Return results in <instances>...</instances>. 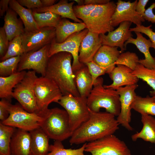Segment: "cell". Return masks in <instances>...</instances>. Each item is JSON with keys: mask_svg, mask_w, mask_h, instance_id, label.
<instances>
[{"mask_svg": "<svg viewBox=\"0 0 155 155\" xmlns=\"http://www.w3.org/2000/svg\"><path fill=\"white\" fill-rule=\"evenodd\" d=\"M89 111V119L73 133L69 140L71 144L94 141L114 134L119 129V124L113 115Z\"/></svg>", "mask_w": 155, "mask_h": 155, "instance_id": "1", "label": "cell"}, {"mask_svg": "<svg viewBox=\"0 0 155 155\" xmlns=\"http://www.w3.org/2000/svg\"><path fill=\"white\" fill-rule=\"evenodd\" d=\"M70 53L62 52L49 58L45 76L53 81L58 86L63 95L71 94L80 96L75 82Z\"/></svg>", "mask_w": 155, "mask_h": 155, "instance_id": "2", "label": "cell"}, {"mask_svg": "<svg viewBox=\"0 0 155 155\" xmlns=\"http://www.w3.org/2000/svg\"><path fill=\"white\" fill-rule=\"evenodd\" d=\"M103 79L99 77L94 82L92 88L87 98V105L92 111L99 112L101 108L117 116L121 110L120 96L116 90L105 88Z\"/></svg>", "mask_w": 155, "mask_h": 155, "instance_id": "3", "label": "cell"}, {"mask_svg": "<svg viewBox=\"0 0 155 155\" xmlns=\"http://www.w3.org/2000/svg\"><path fill=\"white\" fill-rule=\"evenodd\" d=\"M42 115L40 127L50 139L62 142L71 137L73 132L65 109L57 107L48 109Z\"/></svg>", "mask_w": 155, "mask_h": 155, "instance_id": "4", "label": "cell"}, {"mask_svg": "<svg viewBox=\"0 0 155 155\" xmlns=\"http://www.w3.org/2000/svg\"><path fill=\"white\" fill-rule=\"evenodd\" d=\"M58 103L67 112L70 127L73 133L90 117V111L86 98L69 94L63 95Z\"/></svg>", "mask_w": 155, "mask_h": 155, "instance_id": "5", "label": "cell"}, {"mask_svg": "<svg viewBox=\"0 0 155 155\" xmlns=\"http://www.w3.org/2000/svg\"><path fill=\"white\" fill-rule=\"evenodd\" d=\"M36 73L33 70L27 71L22 80L14 88L12 96L26 111L41 114L34 93V83L38 78Z\"/></svg>", "mask_w": 155, "mask_h": 155, "instance_id": "6", "label": "cell"}, {"mask_svg": "<svg viewBox=\"0 0 155 155\" xmlns=\"http://www.w3.org/2000/svg\"><path fill=\"white\" fill-rule=\"evenodd\" d=\"M116 7L113 1L97 5L84 22L89 31L100 34L113 30L111 21Z\"/></svg>", "mask_w": 155, "mask_h": 155, "instance_id": "7", "label": "cell"}, {"mask_svg": "<svg viewBox=\"0 0 155 155\" xmlns=\"http://www.w3.org/2000/svg\"><path fill=\"white\" fill-rule=\"evenodd\" d=\"M34 90L37 105L41 114L48 110V106L51 103H58L63 96L56 84L45 76L38 77L34 83Z\"/></svg>", "mask_w": 155, "mask_h": 155, "instance_id": "8", "label": "cell"}, {"mask_svg": "<svg viewBox=\"0 0 155 155\" xmlns=\"http://www.w3.org/2000/svg\"><path fill=\"white\" fill-rule=\"evenodd\" d=\"M8 118L3 124L30 132L40 127L43 119L39 114L31 113L25 110L19 104H11Z\"/></svg>", "mask_w": 155, "mask_h": 155, "instance_id": "9", "label": "cell"}, {"mask_svg": "<svg viewBox=\"0 0 155 155\" xmlns=\"http://www.w3.org/2000/svg\"><path fill=\"white\" fill-rule=\"evenodd\" d=\"M85 151L92 155H131L125 142L114 134L86 143Z\"/></svg>", "mask_w": 155, "mask_h": 155, "instance_id": "10", "label": "cell"}, {"mask_svg": "<svg viewBox=\"0 0 155 155\" xmlns=\"http://www.w3.org/2000/svg\"><path fill=\"white\" fill-rule=\"evenodd\" d=\"M89 31L85 28L79 32L75 33L68 37L63 42H57L55 38L51 43L49 50V58L59 52H65L71 54L73 59L72 67L74 72L80 68L84 64L79 60V52L81 43Z\"/></svg>", "mask_w": 155, "mask_h": 155, "instance_id": "11", "label": "cell"}, {"mask_svg": "<svg viewBox=\"0 0 155 155\" xmlns=\"http://www.w3.org/2000/svg\"><path fill=\"white\" fill-rule=\"evenodd\" d=\"M50 44L46 45L35 51L25 53L21 56L17 72L32 69L41 74V76H45Z\"/></svg>", "mask_w": 155, "mask_h": 155, "instance_id": "12", "label": "cell"}, {"mask_svg": "<svg viewBox=\"0 0 155 155\" xmlns=\"http://www.w3.org/2000/svg\"><path fill=\"white\" fill-rule=\"evenodd\" d=\"M138 85L120 87L116 90L120 96L121 110L117 118L120 125L129 131H133V128L130 125L131 121V106L137 96L135 90Z\"/></svg>", "mask_w": 155, "mask_h": 155, "instance_id": "13", "label": "cell"}, {"mask_svg": "<svg viewBox=\"0 0 155 155\" xmlns=\"http://www.w3.org/2000/svg\"><path fill=\"white\" fill-rule=\"evenodd\" d=\"M22 44L27 53L38 50L50 44L55 37V28L46 27L21 35Z\"/></svg>", "mask_w": 155, "mask_h": 155, "instance_id": "14", "label": "cell"}, {"mask_svg": "<svg viewBox=\"0 0 155 155\" xmlns=\"http://www.w3.org/2000/svg\"><path fill=\"white\" fill-rule=\"evenodd\" d=\"M137 2V0L132 2L118 0L116 3V8L111 18V26L115 27L125 21L133 23L136 26L142 25L145 20L136 10Z\"/></svg>", "mask_w": 155, "mask_h": 155, "instance_id": "15", "label": "cell"}, {"mask_svg": "<svg viewBox=\"0 0 155 155\" xmlns=\"http://www.w3.org/2000/svg\"><path fill=\"white\" fill-rule=\"evenodd\" d=\"M131 24L129 21L123 22L116 29L108 32L107 35L100 34L102 45L119 47L122 53L123 52L126 50L125 42L133 36L130 30Z\"/></svg>", "mask_w": 155, "mask_h": 155, "instance_id": "16", "label": "cell"}, {"mask_svg": "<svg viewBox=\"0 0 155 155\" xmlns=\"http://www.w3.org/2000/svg\"><path fill=\"white\" fill-rule=\"evenodd\" d=\"M102 45L99 34L89 31L82 40L80 47V62L86 64L92 61L94 56Z\"/></svg>", "mask_w": 155, "mask_h": 155, "instance_id": "17", "label": "cell"}, {"mask_svg": "<svg viewBox=\"0 0 155 155\" xmlns=\"http://www.w3.org/2000/svg\"><path fill=\"white\" fill-rule=\"evenodd\" d=\"M117 65L108 74L113 82L104 85L105 88L116 90L120 87L137 84L139 79L133 74V70L124 65Z\"/></svg>", "mask_w": 155, "mask_h": 155, "instance_id": "18", "label": "cell"}, {"mask_svg": "<svg viewBox=\"0 0 155 155\" xmlns=\"http://www.w3.org/2000/svg\"><path fill=\"white\" fill-rule=\"evenodd\" d=\"M121 53L117 47L102 45L95 55L92 61L105 69L108 74L115 67V63Z\"/></svg>", "mask_w": 155, "mask_h": 155, "instance_id": "19", "label": "cell"}, {"mask_svg": "<svg viewBox=\"0 0 155 155\" xmlns=\"http://www.w3.org/2000/svg\"><path fill=\"white\" fill-rule=\"evenodd\" d=\"M136 35V38L132 37L129 38L125 44V49H126L127 44L129 43L134 44L144 55V59H140L138 63L145 67L150 69H155V57H153L150 52V48H152V44L150 40L147 39L142 35V33L134 32Z\"/></svg>", "mask_w": 155, "mask_h": 155, "instance_id": "20", "label": "cell"}, {"mask_svg": "<svg viewBox=\"0 0 155 155\" xmlns=\"http://www.w3.org/2000/svg\"><path fill=\"white\" fill-rule=\"evenodd\" d=\"M31 142L29 132L16 128L10 142L11 155H31Z\"/></svg>", "mask_w": 155, "mask_h": 155, "instance_id": "21", "label": "cell"}, {"mask_svg": "<svg viewBox=\"0 0 155 155\" xmlns=\"http://www.w3.org/2000/svg\"><path fill=\"white\" fill-rule=\"evenodd\" d=\"M17 15L16 13L9 7L4 16L3 27L9 42L25 32L23 23L20 18H17Z\"/></svg>", "mask_w": 155, "mask_h": 155, "instance_id": "22", "label": "cell"}, {"mask_svg": "<svg viewBox=\"0 0 155 155\" xmlns=\"http://www.w3.org/2000/svg\"><path fill=\"white\" fill-rule=\"evenodd\" d=\"M31 155H46L49 151V137L40 127L30 132Z\"/></svg>", "mask_w": 155, "mask_h": 155, "instance_id": "23", "label": "cell"}, {"mask_svg": "<svg viewBox=\"0 0 155 155\" xmlns=\"http://www.w3.org/2000/svg\"><path fill=\"white\" fill-rule=\"evenodd\" d=\"M56 42L58 43L63 42L73 34L87 28L84 22L74 23L67 18H62L55 28Z\"/></svg>", "mask_w": 155, "mask_h": 155, "instance_id": "24", "label": "cell"}, {"mask_svg": "<svg viewBox=\"0 0 155 155\" xmlns=\"http://www.w3.org/2000/svg\"><path fill=\"white\" fill-rule=\"evenodd\" d=\"M74 1L68 2L67 0H60L57 3L48 7L32 9L38 13L50 12L60 16L62 18H69L77 23L83 22L75 16L73 10Z\"/></svg>", "mask_w": 155, "mask_h": 155, "instance_id": "25", "label": "cell"}, {"mask_svg": "<svg viewBox=\"0 0 155 155\" xmlns=\"http://www.w3.org/2000/svg\"><path fill=\"white\" fill-rule=\"evenodd\" d=\"M75 84L80 96L87 98L93 86L92 79L86 64L74 72Z\"/></svg>", "mask_w": 155, "mask_h": 155, "instance_id": "26", "label": "cell"}, {"mask_svg": "<svg viewBox=\"0 0 155 155\" xmlns=\"http://www.w3.org/2000/svg\"><path fill=\"white\" fill-rule=\"evenodd\" d=\"M141 121L143 125L141 130L131 136L132 140L136 141L138 139L155 144V118L152 116L141 114Z\"/></svg>", "mask_w": 155, "mask_h": 155, "instance_id": "27", "label": "cell"}, {"mask_svg": "<svg viewBox=\"0 0 155 155\" xmlns=\"http://www.w3.org/2000/svg\"><path fill=\"white\" fill-rule=\"evenodd\" d=\"M26 71L17 72L8 76H0V98L11 101L16 86L23 78Z\"/></svg>", "mask_w": 155, "mask_h": 155, "instance_id": "28", "label": "cell"}, {"mask_svg": "<svg viewBox=\"0 0 155 155\" xmlns=\"http://www.w3.org/2000/svg\"><path fill=\"white\" fill-rule=\"evenodd\" d=\"M9 5V7L20 16L24 25L25 32L34 31L40 29L34 18L32 9L24 7L16 0H10Z\"/></svg>", "mask_w": 155, "mask_h": 155, "instance_id": "29", "label": "cell"}, {"mask_svg": "<svg viewBox=\"0 0 155 155\" xmlns=\"http://www.w3.org/2000/svg\"><path fill=\"white\" fill-rule=\"evenodd\" d=\"M131 108L141 115L155 116V100L152 96L142 97L137 95Z\"/></svg>", "mask_w": 155, "mask_h": 155, "instance_id": "30", "label": "cell"}, {"mask_svg": "<svg viewBox=\"0 0 155 155\" xmlns=\"http://www.w3.org/2000/svg\"><path fill=\"white\" fill-rule=\"evenodd\" d=\"M32 11L34 18L39 29L48 27L55 28L62 18L60 16L50 12Z\"/></svg>", "mask_w": 155, "mask_h": 155, "instance_id": "31", "label": "cell"}, {"mask_svg": "<svg viewBox=\"0 0 155 155\" xmlns=\"http://www.w3.org/2000/svg\"><path fill=\"white\" fill-rule=\"evenodd\" d=\"M16 128L0 123V155H11L10 144Z\"/></svg>", "mask_w": 155, "mask_h": 155, "instance_id": "32", "label": "cell"}, {"mask_svg": "<svg viewBox=\"0 0 155 155\" xmlns=\"http://www.w3.org/2000/svg\"><path fill=\"white\" fill-rule=\"evenodd\" d=\"M133 73L152 88L153 90L150 92L151 96H152L155 95V69L148 68L139 63Z\"/></svg>", "mask_w": 155, "mask_h": 155, "instance_id": "33", "label": "cell"}, {"mask_svg": "<svg viewBox=\"0 0 155 155\" xmlns=\"http://www.w3.org/2000/svg\"><path fill=\"white\" fill-rule=\"evenodd\" d=\"M86 143L78 149L65 148L62 142L55 141L50 145L49 151L46 155H85L84 152Z\"/></svg>", "mask_w": 155, "mask_h": 155, "instance_id": "34", "label": "cell"}, {"mask_svg": "<svg viewBox=\"0 0 155 155\" xmlns=\"http://www.w3.org/2000/svg\"><path fill=\"white\" fill-rule=\"evenodd\" d=\"M25 53L22 44L21 35L18 36L9 42L8 49L5 54L0 58L1 61L9 58L21 56Z\"/></svg>", "mask_w": 155, "mask_h": 155, "instance_id": "35", "label": "cell"}, {"mask_svg": "<svg viewBox=\"0 0 155 155\" xmlns=\"http://www.w3.org/2000/svg\"><path fill=\"white\" fill-rule=\"evenodd\" d=\"M20 56L8 59L0 63V76L5 77L17 72V68Z\"/></svg>", "mask_w": 155, "mask_h": 155, "instance_id": "36", "label": "cell"}, {"mask_svg": "<svg viewBox=\"0 0 155 155\" xmlns=\"http://www.w3.org/2000/svg\"><path fill=\"white\" fill-rule=\"evenodd\" d=\"M139 60L138 56L135 53L127 51L122 53L119 55L115 64L125 66L133 71L139 63Z\"/></svg>", "mask_w": 155, "mask_h": 155, "instance_id": "37", "label": "cell"}, {"mask_svg": "<svg viewBox=\"0 0 155 155\" xmlns=\"http://www.w3.org/2000/svg\"><path fill=\"white\" fill-rule=\"evenodd\" d=\"M97 5L91 4L74 5L73 10L75 16L84 23Z\"/></svg>", "mask_w": 155, "mask_h": 155, "instance_id": "38", "label": "cell"}, {"mask_svg": "<svg viewBox=\"0 0 155 155\" xmlns=\"http://www.w3.org/2000/svg\"><path fill=\"white\" fill-rule=\"evenodd\" d=\"M152 25L146 26L142 25L136 26L135 27L131 28L130 30L131 32H137L144 34L147 35L149 38L152 44L153 47L155 50V32L151 28Z\"/></svg>", "mask_w": 155, "mask_h": 155, "instance_id": "39", "label": "cell"}, {"mask_svg": "<svg viewBox=\"0 0 155 155\" xmlns=\"http://www.w3.org/2000/svg\"><path fill=\"white\" fill-rule=\"evenodd\" d=\"M91 75L93 84L94 82L100 75L107 73L105 69L97 65L93 61L86 64Z\"/></svg>", "mask_w": 155, "mask_h": 155, "instance_id": "40", "label": "cell"}, {"mask_svg": "<svg viewBox=\"0 0 155 155\" xmlns=\"http://www.w3.org/2000/svg\"><path fill=\"white\" fill-rule=\"evenodd\" d=\"M3 27L0 28V58L5 54L9 45Z\"/></svg>", "mask_w": 155, "mask_h": 155, "instance_id": "41", "label": "cell"}, {"mask_svg": "<svg viewBox=\"0 0 155 155\" xmlns=\"http://www.w3.org/2000/svg\"><path fill=\"white\" fill-rule=\"evenodd\" d=\"M11 104L10 101L5 99L0 101V120L1 122L6 119L9 115V109Z\"/></svg>", "mask_w": 155, "mask_h": 155, "instance_id": "42", "label": "cell"}, {"mask_svg": "<svg viewBox=\"0 0 155 155\" xmlns=\"http://www.w3.org/2000/svg\"><path fill=\"white\" fill-rule=\"evenodd\" d=\"M18 3L23 6L26 7L28 9H33L42 7L40 0H17Z\"/></svg>", "mask_w": 155, "mask_h": 155, "instance_id": "43", "label": "cell"}, {"mask_svg": "<svg viewBox=\"0 0 155 155\" xmlns=\"http://www.w3.org/2000/svg\"><path fill=\"white\" fill-rule=\"evenodd\" d=\"M155 9V2L153 3L150 7L146 9L143 17L144 20L152 23H155V14L153 10Z\"/></svg>", "mask_w": 155, "mask_h": 155, "instance_id": "44", "label": "cell"}, {"mask_svg": "<svg viewBox=\"0 0 155 155\" xmlns=\"http://www.w3.org/2000/svg\"><path fill=\"white\" fill-rule=\"evenodd\" d=\"M149 1L148 0H139L136 5V11L143 17L146 10L145 7Z\"/></svg>", "mask_w": 155, "mask_h": 155, "instance_id": "45", "label": "cell"}, {"mask_svg": "<svg viewBox=\"0 0 155 155\" xmlns=\"http://www.w3.org/2000/svg\"><path fill=\"white\" fill-rule=\"evenodd\" d=\"M10 0L0 1V16H3L8 9Z\"/></svg>", "mask_w": 155, "mask_h": 155, "instance_id": "46", "label": "cell"}, {"mask_svg": "<svg viewBox=\"0 0 155 155\" xmlns=\"http://www.w3.org/2000/svg\"><path fill=\"white\" fill-rule=\"evenodd\" d=\"M110 1V0H84V5H102L107 3Z\"/></svg>", "mask_w": 155, "mask_h": 155, "instance_id": "47", "label": "cell"}, {"mask_svg": "<svg viewBox=\"0 0 155 155\" xmlns=\"http://www.w3.org/2000/svg\"><path fill=\"white\" fill-rule=\"evenodd\" d=\"M42 7H48L55 4L56 1V0H40Z\"/></svg>", "mask_w": 155, "mask_h": 155, "instance_id": "48", "label": "cell"}, {"mask_svg": "<svg viewBox=\"0 0 155 155\" xmlns=\"http://www.w3.org/2000/svg\"><path fill=\"white\" fill-rule=\"evenodd\" d=\"M72 1L76 2L78 5L81 6L84 5V0H74Z\"/></svg>", "mask_w": 155, "mask_h": 155, "instance_id": "49", "label": "cell"}, {"mask_svg": "<svg viewBox=\"0 0 155 155\" xmlns=\"http://www.w3.org/2000/svg\"><path fill=\"white\" fill-rule=\"evenodd\" d=\"M153 99L155 100V95L152 96Z\"/></svg>", "mask_w": 155, "mask_h": 155, "instance_id": "50", "label": "cell"}, {"mask_svg": "<svg viewBox=\"0 0 155 155\" xmlns=\"http://www.w3.org/2000/svg\"></svg>", "mask_w": 155, "mask_h": 155, "instance_id": "51", "label": "cell"}]
</instances>
